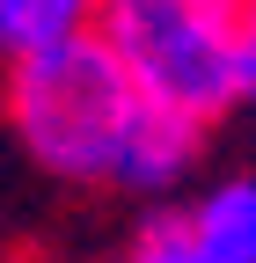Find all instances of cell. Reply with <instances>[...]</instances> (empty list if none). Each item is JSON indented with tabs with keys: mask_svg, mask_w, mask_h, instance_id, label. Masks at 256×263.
Wrapping results in <instances>:
<instances>
[{
	"mask_svg": "<svg viewBox=\"0 0 256 263\" xmlns=\"http://www.w3.org/2000/svg\"><path fill=\"white\" fill-rule=\"evenodd\" d=\"M147 110L154 103L124 81V66L95 37L8 66V124L29 146V161L59 183H117Z\"/></svg>",
	"mask_w": 256,
	"mask_h": 263,
	"instance_id": "cell-1",
	"label": "cell"
},
{
	"mask_svg": "<svg viewBox=\"0 0 256 263\" xmlns=\"http://www.w3.org/2000/svg\"><path fill=\"white\" fill-rule=\"evenodd\" d=\"M242 15L249 0H95L88 37L154 110L212 132L242 103Z\"/></svg>",
	"mask_w": 256,
	"mask_h": 263,
	"instance_id": "cell-2",
	"label": "cell"
},
{
	"mask_svg": "<svg viewBox=\"0 0 256 263\" xmlns=\"http://www.w3.org/2000/svg\"><path fill=\"white\" fill-rule=\"evenodd\" d=\"M183 241L198 263H256V176L212 183L183 212Z\"/></svg>",
	"mask_w": 256,
	"mask_h": 263,
	"instance_id": "cell-3",
	"label": "cell"
},
{
	"mask_svg": "<svg viewBox=\"0 0 256 263\" xmlns=\"http://www.w3.org/2000/svg\"><path fill=\"white\" fill-rule=\"evenodd\" d=\"M88 22H95V0H0V51H8V66L37 59L88 37Z\"/></svg>",
	"mask_w": 256,
	"mask_h": 263,
	"instance_id": "cell-4",
	"label": "cell"
},
{
	"mask_svg": "<svg viewBox=\"0 0 256 263\" xmlns=\"http://www.w3.org/2000/svg\"><path fill=\"white\" fill-rule=\"evenodd\" d=\"M117 263H198V256H190V241H183V219H154Z\"/></svg>",
	"mask_w": 256,
	"mask_h": 263,
	"instance_id": "cell-5",
	"label": "cell"
},
{
	"mask_svg": "<svg viewBox=\"0 0 256 263\" xmlns=\"http://www.w3.org/2000/svg\"><path fill=\"white\" fill-rule=\"evenodd\" d=\"M256 95V0H249V15H242V103Z\"/></svg>",
	"mask_w": 256,
	"mask_h": 263,
	"instance_id": "cell-6",
	"label": "cell"
}]
</instances>
